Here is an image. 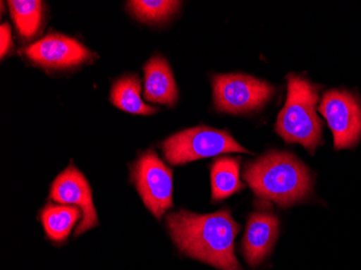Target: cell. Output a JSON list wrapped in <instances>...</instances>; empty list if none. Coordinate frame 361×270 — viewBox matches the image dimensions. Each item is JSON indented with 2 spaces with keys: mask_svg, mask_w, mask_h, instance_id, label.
Here are the masks:
<instances>
[{
  "mask_svg": "<svg viewBox=\"0 0 361 270\" xmlns=\"http://www.w3.org/2000/svg\"><path fill=\"white\" fill-rule=\"evenodd\" d=\"M167 225L174 243L188 257L221 270H243L234 251L240 226L228 210L206 215L180 211L168 216Z\"/></svg>",
  "mask_w": 361,
  "mask_h": 270,
  "instance_id": "1",
  "label": "cell"
},
{
  "mask_svg": "<svg viewBox=\"0 0 361 270\" xmlns=\"http://www.w3.org/2000/svg\"><path fill=\"white\" fill-rule=\"evenodd\" d=\"M243 178L259 198L287 208L307 198L313 178L307 166L289 153H271L245 166Z\"/></svg>",
  "mask_w": 361,
  "mask_h": 270,
  "instance_id": "2",
  "label": "cell"
},
{
  "mask_svg": "<svg viewBox=\"0 0 361 270\" xmlns=\"http://www.w3.org/2000/svg\"><path fill=\"white\" fill-rule=\"evenodd\" d=\"M287 79V101L278 116L276 131L287 143L301 144L313 155L322 144V123L316 113L320 87L297 75L290 74Z\"/></svg>",
  "mask_w": 361,
  "mask_h": 270,
  "instance_id": "3",
  "label": "cell"
},
{
  "mask_svg": "<svg viewBox=\"0 0 361 270\" xmlns=\"http://www.w3.org/2000/svg\"><path fill=\"white\" fill-rule=\"evenodd\" d=\"M166 159L172 164H184L221 154L250 153L227 132L197 127L178 132L161 145Z\"/></svg>",
  "mask_w": 361,
  "mask_h": 270,
  "instance_id": "4",
  "label": "cell"
},
{
  "mask_svg": "<svg viewBox=\"0 0 361 270\" xmlns=\"http://www.w3.org/2000/svg\"><path fill=\"white\" fill-rule=\"evenodd\" d=\"M213 97L223 113H247L264 106L275 93L267 81L240 74L213 77Z\"/></svg>",
  "mask_w": 361,
  "mask_h": 270,
  "instance_id": "5",
  "label": "cell"
},
{
  "mask_svg": "<svg viewBox=\"0 0 361 270\" xmlns=\"http://www.w3.org/2000/svg\"><path fill=\"white\" fill-rule=\"evenodd\" d=\"M135 188L149 209L160 219L172 208V171L153 150L143 154L133 168Z\"/></svg>",
  "mask_w": 361,
  "mask_h": 270,
  "instance_id": "6",
  "label": "cell"
},
{
  "mask_svg": "<svg viewBox=\"0 0 361 270\" xmlns=\"http://www.w3.org/2000/svg\"><path fill=\"white\" fill-rule=\"evenodd\" d=\"M334 134L336 150L355 147L361 139V104L346 90L326 91L318 109Z\"/></svg>",
  "mask_w": 361,
  "mask_h": 270,
  "instance_id": "7",
  "label": "cell"
},
{
  "mask_svg": "<svg viewBox=\"0 0 361 270\" xmlns=\"http://www.w3.org/2000/svg\"><path fill=\"white\" fill-rule=\"evenodd\" d=\"M50 197L59 204L78 206L82 212V219L75 231V237L86 233L97 225V215L93 204L90 185L84 174L74 166L64 171L52 183Z\"/></svg>",
  "mask_w": 361,
  "mask_h": 270,
  "instance_id": "8",
  "label": "cell"
},
{
  "mask_svg": "<svg viewBox=\"0 0 361 270\" xmlns=\"http://www.w3.org/2000/svg\"><path fill=\"white\" fill-rule=\"evenodd\" d=\"M22 52L32 62L49 68L77 66L92 56L80 42L61 34H50Z\"/></svg>",
  "mask_w": 361,
  "mask_h": 270,
  "instance_id": "9",
  "label": "cell"
},
{
  "mask_svg": "<svg viewBox=\"0 0 361 270\" xmlns=\"http://www.w3.org/2000/svg\"><path fill=\"white\" fill-rule=\"evenodd\" d=\"M279 233L277 217L267 210L251 214L243 240V253L249 265L255 267L269 257Z\"/></svg>",
  "mask_w": 361,
  "mask_h": 270,
  "instance_id": "10",
  "label": "cell"
},
{
  "mask_svg": "<svg viewBox=\"0 0 361 270\" xmlns=\"http://www.w3.org/2000/svg\"><path fill=\"white\" fill-rule=\"evenodd\" d=\"M145 73V99L149 102L173 106L178 97L173 74L167 61L162 56H154L144 67Z\"/></svg>",
  "mask_w": 361,
  "mask_h": 270,
  "instance_id": "11",
  "label": "cell"
},
{
  "mask_svg": "<svg viewBox=\"0 0 361 270\" xmlns=\"http://www.w3.org/2000/svg\"><path fill=\"white\" fill-rule=\"evenodd\" d=\"M212 199L219 201L240 192L243 184L239 178L238 158H219L211 168Z\"/></svg>",
  "mask_w": 361,
  "mask_h": 270,
  "instance_id": "12",
  "label": "cell"
},
{
  "mask_svg": "<svg viewBox=\"0 0 361 270\" xmlns=\"http://www.w3.org/2000/svg\"><path fill=\"white\" fill-rule=\"evenodd\" d=\"M111 99L117 109L135 115L149 116L157 109L146 105L141 99V83L137 76L119 79L111 89Z\"/></svg>",
  "mask_w": 361,
  "mask_h": 270,
  "instance_id": "13",
  "label": "cell"
},
{
  "mask_svg": "<svg viewBox=\"0 0 361 270\" xmlns=\"http://www.w3.org/2000/svg\"><path fill=\"white\" fill-rule=\"evenodd\" d=\"M79 219L80 209L73 206L48 204L42 212V222L47 235L56 243H62L68 238Z\"/></svg>",
  "mask_w": 361,
  "mask_h": 270,
  "instance_id": "14",
  "label": "cell"
},
{
  "mask_svg": "<svg viewBox=\"0 0 361 270\" xmlns=\"http://www.w3.org/2000/svg\"><path fill=\"white\" fill-rule=\"evenodd\" d=\"M12 19L22 37H34L42 23V3L38 0H10L8 1Z\"/></svg>",
  "mask_w": 361,
  "mask_h": 270,
  "instance_id": "15",
  "label": "cell"
},
{
  "mask_svg": "<svg viewBox=\"0 0 361 270\" xmlns=\"http://www.w3.org/2000/svg\"><path fill=\"white\" fill-rule=\"evenodd\" d=\"M130 9L144 22H161L167 20L180 8V1L169 0H135L129 1Z\"/></svg>",
  "mask_w": 361,
  "mask_h": 270,
  "instance_id": "16",
  "label": "cell"
},
{
  "mask_svg": "<svg viewBox=\"0 0 361 270\" xmlns=\"http://www.w3.org/2000/svg\"><path fill=\"white\" fill-rule=\"evenodd\" d=\"M0 37H1V48H0V54L1 58L6 56L11 47V30H10L9 24H4L0 30Z\"/></svg>",
  "mask_w": 361,
  "mask_h": 270,
  "instance_id": "17",
  "label": "cell"
}]
</instances>
